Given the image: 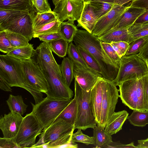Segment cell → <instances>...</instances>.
I'll use <instances>...</instances> for the list:
<instances>
[{"label": "cell", "mask_w": 148, "mask_h": 148, "mask_svg": "<svg viewBox=\"0 0 148 148\" xmlns=\"http://www.w3.org/2000/svg\"><path fill=\"white\" fill-rule=\"evenodd\" d=\"M98 37L100 41L106 43L125 41L130 44L128 29L127 28L111 29Z\"/></svg>", "instance_id": "22"}, {"label": "cell", "mask_w": 148, "mask_h": 148, "mask_svg": "<svg viewBox=\"0 0 148 148\" xmlns=\"http://www.w3.org/2000/svg\"><path fill=\"white\" fill-rule=\"evenodd\" d=\"M75 130L72 125L60 118L55 121L40 136V139L33 147H40L46 145L48 148H77L78 145L71 141Z\"/></svg>", "instance_id": "2"}, {"label": "cell", "mask_w": 148, "mask_h": 148, "mask_svg": "<svg viewBox=\"0 0 148 148\" xmlns=\"http://www.w3.org/2000/svg\"><path fill=\"white\" fill-rule=\"evenodd\" d=\"M21 115L10 112L1 116L0 119V129L5 138H15L23 119Z\"/></svg>", "instance_id": "16"}, {"label": "cell", "mask_w": 148, "mask_h": 148, "mask_svg": "<svg viewBox=\"0 0 148 148\" xmlns=\"http://www.w3.org/2000/svg\"><path fill=\"white\" fill-rule=\"evenodd\" d=\"M21 64L23 71L30 86L38 91L46 93L48 90V82L38 65L32 59L21 60Z\"/></svg>", "instance_id": "12"}, {"label": "cell", "mask_w": 148, "mask_h": 148, "mask_svg": "<svg viewBox=\"0 0 148 148\" xmlns=\"http://www.w3.org/2000/svg\"><path fill=\"white\" fill-rule=\"evenodd\" d=\"M89 2L98 19L110 11L114 4L112 3L100 1Z\"/></svg>", "instance_id": "35"}, {"label": "cell", "mask_w": 148, "mask_h": 148, "mask_svg": "<svg viewBox=\"0 0 148 148\" xmlns=\"http://www.w3.org/2000/svg\"><path fill=\"white\" fill-rule=\"evenodd\" d=\"M6 102L10 112L21 115L26 112L28 107V106L24 103L22 96L20 95L14 96L10 94Z\"/></svg>", "instance_id": "25"}, {"label": "cell", "mask_w": 148, "mask_h": 148, "mask_svg": "<svg viewBox=\"0 0 148 148\" xmlns=\"http://www.w3.org/2000/svg\"><path fill=\"white\" fill-rule=\"evenodd\" d=\"M52 51L60 57L64 58L67 53L69 43L61 38L48 42Z\"/></svg>", "instance_id": "32"}, {"label": "cell", "mask_w": 148, "mask_h": 148, "mask_svg": "<svg viewBox=\"0 0 148 148\" xmlns=\"http://www.w3.org/2000/svg\"><path fill=\"white\" fill-rule=\"evenodd\" d=\"M74 23L69 21L62 22L59 32L62 38L69 43L73 41L78 29Z\"/></svg>", "instance_id": "31"}, {"label": "cell", "mask_w": 148, "mask_h": 148, "mask_svg": "<svg viewBox=\"0 0 148 148\" xmlns=\"http://www.w3.org/2000/svg\"><path fill=\"white\" fill-rule=\"evenodd\" d=\"M67 53L68 57L71 59L73 62L85 67H88L80 54L77 46L72 42H70L69 45Z\"/></svg>", "instance_id": "39"}, {"label": "cell", "mask_w": 148, "mask_h": 148, "mask_svg": "<svg viewBox=\"0 0 148 148\" xmlns=\"http://www.w3.org/2000/svg\"><path fill=\"white\" fill-rule=\"evenodd\" d=\"M73 63L74 78L80 87L85 90H91L98 79L103 77L101 74L88 67L74 62Z\"/></svg>", "instance_id": "15"}, {"label": "cell", "mask_w": 148, "mask_h": 148, "mask_svg": "<svg viewBox=\"0 0 148 148\" xmlns=\"http://www.w3.org/2000/svg\"><path fill=\"white\" fill-rule=\"evenodd\" d=\"M146 10L142 8L128 6L111 29L118 28L129 29Z\"/></svg>", "instance_id": "18"}, {"label": "cell", "mask_w": 148, "mask_h": 148, "mask_svg": "<svg viewBox=\"0 0 148 148\" xmlns=\"http://www.w3.org/2000/svg\"><path fill=\"white\" fill-rule=\"evenodd\" d=\"M148 37L142 38L134 41L130 44V46L125 56L138 54L140 49Z\"/></svg>", "instance_id": "41"}, {"label": "cell", "mask_w": 148, "mask_h": 148, "mask_svg": "<svg viewBox=\"0 0 148 148\" xmlns=\"http://www.w3.org/2000/svg\"><path fill=\"white\" fill-rule=\"evenodd\" d=\"M92 1H100L109 3H112L114 4V0H86L85 2H89Z\"/></svg>", "instance_id": "57"}, {"label": "cell", "mask_w": 148, "mask_h": 148, "mask_svg": "<svg viewBox=\"0 0 148 148\" xmlns=\"http://www.w3.org/2000/svg\"><path fill=\"white\" fill-rule=\"evenodd\" d=\"M148 21V10H146L136 19L134 23Z\"/></svg>", "instance_id": "53"}, {"label": "cell", "mask_w": 148, "mask_h": 148, "mask_svg": "<svg viewBox=\"0 0 148 148\" xmlns=\"http://www.w3.org/2000/svg\"><path fill=\"white\" fill-rule=\"evenodd\" d=\"M63 78L70 87L74 78V63L69 57H64L60 65Z\"/></svg>", "instance_id": "28"}, {"label": "cell", "mask_w": 148, "mask_h": 148, "mask_svg": "<svg viewBox=\"0 0 148 148\" xmlns=\"http://www.w3.org/2000/svg\"><path fill=\"white\" fill-rule=\"evenodd\" d=\"M137 55L145 61L148 60V38L143 43Z\"/></svg>", "instance_id": "48"}, {"label": "cell", "mask_w": 148, "mask_h": 148, "mask_svg": "<svg viewBox=\"0 0 148 148\" xmlns=\"http://www.w3.org/2000/svg\"><path fill=\"white\" fill-rule=\"evenodd\" d=\"M116 45L125 56L128 49L130 44L125 41H120L116 42H112Z\"/></svg>", "instance_id": "50"}, {"label": "cell", "mask_w": 148, "mask_h": 148, "mask_svg": "<svg viewBox=\"0 0 148 148\" xmlns=\"http://www.w3.org/2000/svg\"><path fill=\"white\" fill-rule=\"evenodd\" d=\"M0 9L29 11L34 10L32 0H0Z\"/></svg>", "instance_id": "23"}, {"label": "cell", "mask_w": 148, "mask_h": 148, "mask_svg": "<svg viewBox=\"0 0 148 148\" xmlns=\"http://www.w3.org/2000/svg\"><path fill=\"white\" fill-rule=\"evenodd\" d=\"M81 0L82 1L84 2L86 1V0Z\"/></svg>", "instance_id": "60"}, {"label": "cell", "mask_w": 148, "mask_h": 148, "mask_svg": "<svg viewBox=\"0 0 148 148\" xmlns=\"http://www.w3.org/2000/svg\"><path fill=\"white\" fill-rule=\"evenodd\" d=\"M32 59L43 73L48 82L47 97L56 99L70 100L73 92L66 84L62 74L56 73L47 63L33 56Z\"/></svg>", "instance_id": "5"}, {"label": "cell", "mask_w": 148, "mask_h": 148, "mask_svg": "<svg viewBox=\"0 0 148 148\" xmlns=\"http://www.w3.org/2000/svg\"><path fill=\"white\" fill-rule=\"evenodd\" d=\"M119 86V97L124 105L133 110L148 111L142 77L125 81Z\"/></svg>", "instance_id": "4"}, {"label": "cell", "mask_w": 148, "mask_h": 148, "mask_svg": "<svg viewBox=\"0 0 148 148\" xmlns=\"http://www.w3.org/2000/svg\"><path fill=\"white\" fill-rule=\"evenodd\" d=\"M32 1L37 13H41L52 11L48 0H32Z\"/></svg>", "instance_id": "43"}, {"label": "cell", "mask_w": 148, "mask_h": 148, "mask_svg": "<svg viewBox=\"0 0 148 148\" xmlns=\"http://www.w3.org/2000/svg\"><path fill=\"white\" fill-rule=\"evenodd\" d=\"M37 38L41 41L48 42L62 38L59 32L39 35Z\"/></svg>", "instance_id": "46"}, {"label": "cell", "mask_w": 148, "mask_h": 148, "mask_svg": "<svg viewBox=\"0 0 148 148\" xmlns=\"http://www.w3.org/2000/svg\"><path fill=\"white\" fill-rule=\"evenodd\" d=\"M73 41L77 47L85 49L94 57L101 68L103 78L111 81L116 78L120 64L112 61L107 55L97 36L85 30L77 29Z\"/></svg>", "instance_id": "1"}, {"label": "cell", "mask_w": 148, "mask_h": 148, "mask_svg": "<svg viewBox=\"0 0 148 148\" xmlns=\"http://www.w3.org/2000/svg\"><path fill=\"white\" fill-rule=\"evenodd\" d=\"M103 79V77H99L91 90V106L98 126H99L100 121Z\"/></svg>", "instance_id": "17"}, {"label": "cell", "mask_w": 148, "mask_h": 148, "mask_svg": "<svg viewBox=\"0 0 148 148\" xmlns=\"http://www.w3.org/2000/svg\"><path fill=\"white\" fill-rule=\"evenodd\" d=\"M77 131L73 133L71 141L74 143L80 142L86 145H94V141L93 137L89 136L84 134L80 129H78Z\"/></svg>", "instance_id": "40"}, {"label": "cell", "mask_w": 148, "mask_h": 148, "mask_svg": "<svg viewBox=\"0 0 148 148\" xmlns=\"http://www.w3.org/2000/svg\"><path fill=\"white\" fill-rule=\"evenodd\" d=\"M137 148L136 146L134 145L133 142L128 144H124L121 143L119 141L117 142H112L108 145L106 148Z\"/></svg>", "instance_id": "47"}, {"label": "cell", "mask_w": 148, "mask_h": 148, "mask_svg": "<svg viewBox=\"0 0 148 148\" xmlns=\"http://www.w3.org/2000/svg\"><path fill=\"white\" fill-rule=\"evenodd\" d=\"M62 0H52L53 3L55 6Z\"/></svg>", "instance_id": "58"}, {"label": "cell", "mask_w": 148, "mask_h": 148, "mask_svg": "<svg viewBox=\"0 0 148 148\" xmlns=\"http://www.w3.org/2000/svg\"><path fill=\"white\" fill-rule=\"evenodd\" d=\"M131 43L139 38L148 37V21L134 23L128 29Z\"/></svg>", "instance_id": "26"}, {"label": "cell", "mask_w": 148, "mask_h": 148, "mask_svg": "<svg viewBox=\"0 0 148 148\" xmlns=\"http://www.w3.org/2000/svg\"><path fill=\"white\" fill-rule=\"evenodd\" d=\"M77 47L80 54L88 67L102 75L101 68L94 57L85 49L79 47Z\"/></svg>", "instance_id": "37"}, {"label": "cell", "mask_w": 148, "mask_h": 148, "mask_svg": "<svg viewBox=\"0 0 148 148\" xmlns=\"http://www.w3.org/2000/svg\"><path fill=\"white\" fill-rule=\"evenodd\" d=\"M148 73L145 61L137 54L124 56L120 58L117 76L112 81L119 86L125 81L140 78Z\"/></svg>", "instance_id": "8"}, {"label": "cell", "mask_w": 148, "mask_h": 148, "mask_svg": "<svg viewBox=\"0 0 148 148\" xmlns=\"http://www.w3.org/2000/svg\"><path fill=\"white\" fill-rule=\"evenodd\" d=\"M127 118L131 124L134 126L143 127L148 124V111L143 112L136 110Z\"/></svg>", "instance_id": "33"}, {"label": "cell", "mask_w": 148, "mask_h": 148, "mask_svg": "<svg viewBox=\"0 0 148 148\" xmlns=\"http://www.w3.org/2000/svg\"><path fill=\"white\" fill-rule=\"evenodd\" d=\"M11 87L2 76L0 75V88L3 91L12 92Z\"/></svg>", "instance_id": "51"}, {"label": "cell", "mask_w": 148, "mask_h": 148, "mask_svg": "<svg viewBox=\"0 0 148 148\" xmlns=\"http://www.w3.org/2000/svg\"><path fill=\"white\" fill-rule=\"evenodd\" d=\"M58 20L56 15L53 11L36 13L33 20V29L46 24Z\"/></svg>", "instance_id": "34"}, {"label": "cell", "mask_w": 148, "mask_h": 148, "mask_svg": "<svg viewBox=\"0 0 148 148\" xmlns=\"http://www.w3.org/2000/svg\"><path fill=\"white\" fill-rule=\"evenodd\" d=\"M6 37L14 48L26 46L29 44V41L24 36L18 33L4 30Z\"/></svg>", "instance_id": "36"}, {"label": "cell", "mask_w": 148, "mask_h": 148, "mask_svg": "<svg viewBox=\"0 0 148 148\" xmlns=\"http://www.w3.org/2000/svg\"><path fill=\"white\" fill-rule=\"evenodd\" d=\"M134 0H114V4L120 5H124V4Z\"/></svg>", "instance_id": "56"}, {"label": "cell", "mask_w": 148, "mask_h": 148, "mask_svg": "<svg viewBox=\"0 0 148 148\" xmlns=\"http://www.w3.org/2000/svg\"><path fill=\"white\" fill-rule=\"evenodd\" d=\"M71 100L47 97L37 104L31 103L33 108L32 112L43 125L45 130L55 121Z\"/></svg>", "instance_id": "7"}, {"label": "cell", "mask_w": 148, "mask_h": 148, "mask_svg": "<svg viewBox=\"0 0 148 148\" xmlns=\"http://www.w3.org/2000/svg\"><path fill=\"white\" fill-rule=\"evenodd\" d=\"M128 114V112L125 110L114 112L107 121L105 128V130L111 135L116 134L122 130Z\"/></svg>", "instance_id": "21"}, {"label": "cell", "mask_w": 148, "mask_h": 148, "mask_svg": "<svg viewBox=\"0 0 148 148\" xmlns=\"http://www.w3.org/2000/svg\"><path fill=\"white\" fill-rule=\"evenodd\" d=\"M127 7L114 4L110 11L98 19L92 34L99 37L111 30Z\"/></svg>", "instance_id": "14"}, {"label": "cell", "mask_w": 148, "mask_h": 148, "mask_svg": "<svg viewBox=\"0 0 148 148\" xmlns=\"http://www.w3.org/2000/svg\"><path fill=\"white\" fill-rule=\"evenodd\" d=\"M34 10L27 12L12 21L0 24V31L7 30L21 34L30 40L33 37Z\"/></svg>", "instance_id": "11"}, {"label": "cell", "mask_w": 148, "mask_h": 148, "mask_svg": "<svg viewBox=\"0 0 148 148\" xmlns=\"http://www.w3.org/2000/svg\"><path fill=\"white\" fill-rule=\"evenodd\" d=\"M29 11L0 9V24L8 23Z\"/></svg>", "instance_id": "38"}, {"label": "cell", "mask_w": 148, "mask_h": 148, "mask_svg": "<svg viewBox=\"0 0 148 148\" xmlns=\"http://www.w3.org/2000/svg\"><path fill=\"white\" fill-rule=\"evenodd\" d=\"M14 48L6 36L4 31H0V51L3 53H7Z\"/></svg>", "instance_id": "44"}, {"label": "cell", "mask_w": 148, "mask_h": 148, "mask_svg": "<svg viewBox=\"0 0 148 148\" xmlns=\"http://www.w3.org/2000/svg\"><path fill=\"white\" fill-rule=\"evenodd\" d=\"M119 91L114 82L103 78L100 121L99 126L105 129L108 120L115 112L119 97Z\"/></svg>", "instance_id": "10"}, {"label": "cell", "mask_w": 148, "mask_h": 148, "mask_svg": "<svg viewBox=\"0 0 148 148\" xmlns=\"http://www.w3.org/2000/svg\"><path fill=\"white\" fill-rule=\"evenodd\" d=\"M115 51L117 53L119 57L120 58L124 56L123 54L122 53L121 51L120 50L118 47L115 45L112 42L110 43Z\"/></svg>", "instance_id": "55"}, {"label": "cell", "mask_w": 148, "mask_h": 148, "mask_svg": "<svg viewBox=\"0 0 148 148\" xmlns=\"http://www.w3.org/2000/svg\"><path fill=\"white\" fill-rule=\"evenodd\" d=\"M0 148H21L16 144L15 138H0Z\"/></svg>", "instance_id": "45"}, {"label": "cell", "mask_w": 148, "mask_h": 148, "mask_svg": "<svg viewBox=\"0 0 148 148\" xmlns=\"http://www.w3.org/2000/svg\"><path fill=\"white\" fill-rule=\"evenodd\" d=\"M77 113V105L74 97L57 118H61L71 124L74 125Z\"/></svg>", "instance_id": "27"}, {"label": "cell", "mask_w": 148, "mask_h": 148, "mask_svg": "<svg viewBox=\"0 0 148 148\" xmlns=\"http://www.w3.org/2000/svg\"><path fill=\"white\" fill-rule=\"evenodd\" d=\"M74 85V97L77 105L75 129L85 130L88 128L93 129L97 124L91 106V90L87 91L83 89L75 79Z\"/></svg>", "instance_id": "6"}, {"label": "cell", "mask_w": 148, "mask_h": 148, "mask_svg": "<svg viewBox=\"0 0 148 148\" xmlns=\"http://www.w3.org/2000/svg\"><path fill=\"white\" fill-rule=\"evenodd\" d=\"M145 62L147 64V68H148V60H145Z\"/></svg>", "instance_id": "59"}, {"label": "cell", "mask_w": 148, "mask_h": 148, "mask_svg": "<svg viewBox=\"0 0 148 148\" xmlns=\"http://www.w3.org/2000/svg\"><path fill=\"white\" fill-rule=\"evenodd\" d=\"M0 75L11 87L25 89L32 95L37 104L43 99L42 92L32 88L28 83L22 69L21 60L6 54L0 55Z\"/></svg>", "instance_id": "3"}, {"label": "cell", "mask_w": 148, "mask_h": 148, "mask_svg": "<svg viewBox=\"0 0 148 148\" xmlns=\"http://www.w3.org/2000/svg\"><path fill=\"white\" fill-rule=\"evenodd\" d=\"M144 90L148 104V73L142 77Z\"/></svg>", "instance_id": "52"}, {"label": "cell", "mask_w": 148, "mask_h": 148, "mask_svg": "<svg viewBox=\"0 0 148 148\" xmlns=\"http://www.w3.org/2000/svg\"><path fill=\"white\" fill-rule=\"evenodd\" d=\"M84 1L81 0H62L55 6L53 11L61 22L68 20L74 23L81 17Z\"/></svg>", "instance_id": "13"}, {"label": "cell", "mask_w": 148, "mask_h": 148, "mask_svg": "<svg viewBox=\"0 0 148 148\" xmlns=\"http://www.w3.org/2000/svg\"><path fill=\"white\" fill-rule=\"evenodd\" d=\"M34 51L33 45L29 44L26 46L14 48L7 54L21 60H27L32 59Z\"/></svg>", "instance_id": "29"}, {"label": "cell", "mask_w": 148, "mask_h": 148, "mask_svg": "<svg viewBox=\"0 0 148 148\" xmlns=\"http://www.w3.org/2000/svg\"><path fill=\"white\" fill-rule=\"evenodd\" d=\"M44 128L43 125L32 112L23 118L15 138L20 148L33 147L36 137Z\"/></svg>", "instance_id": "9"}, {"label": "cell", "mask_w": 148, "mask_h": 148, "mask_svg": "<svg viewBox=\"0 0 148 148\" xmlns=\"http://www.w3.org/2000/svg\"><path fill=\"white\" fill-rule=\"evenodd\" d=\"M130 6L148 10V0H134L132 1Z\"/></svg>", "instance_id": "49"}, {"label": "cell", "mask_w": 148, "mask_h": 148, "mask_svg": "<svg viewBox=\"0 0 148 148\" xmlns=\"http://www.w3.org/2000/svg\"><path fill=\"white\" fill-rule=\"evenodd\" d=\"M61 23L57 20L34 29L33 37L37 38L39 35L59 32Z\"/></svg>", "instance_id": "30"}, {"label": "cell", "mask_w": 148, "mask_h": 148, "mask_svg": "<svg viewBox=\"0 0 148 148\" xmlns=\"http://www.w3.org/2000/svg\"><path fill=\"white\" fill-rule=\"evenodd\" d=\"M137 148H148V138L143 140H138Z\"/></svg>", "instance_id": "54"}, {"label": "cell", "mask_w": 148, "mask_h": 148, "mask_svg": "<svg viewBox=\"0 0 148 148\" xmlns=\"http://www.w3.org/2000/svg\"><path fill=\"white\" fill-rule=\"evenodd\" d=\"M93 129L94 148H106L108 145L113 141L112 135L104 128L97 125Z\"/></svg>", "instance_id": "24"}, {"label": "cell", "mask_w": 148, "mask_h": 148, "mask_svg": "<svg viewBox=\"0 0 148 148\" xmlns=\"http://www.w3.org/2000/svg\"><path fill=\"white\" fill-rule=\"evenodd\" d=\"M101 42L103 49L108 57L113 62L120 64V58L116 53L110 43Z\"/></svg>", "instance_id": "42"}, {"label": "cell", "mask_w": 148, "mask_h": 148, "mask_svg": "<svg viewBox=\"0 0 148 148\" xmlns=\"http://www.w3.org/2000/svg\"><path fill=\"white\" fill-rule=\"evenodd\" d=\"M33 56L48 64L57 73L62 74L60 65L56 62L48 42L43 41L35 50Z\"/></svg>", "instance_id": "19"}, {"label": "cell", "mask_w": 148, "mask_h": 148, "mask_svg": "<svg viewBox=\"0 0 148 148\" xmlns=\"http://www.w3.org/2000/svg\"><path fill=\"white\" fill-rule=\"evenodd\" d=\"M98 19L89 2H84V8L77 26L92 33Z\"/></svg>", "instance_id": "20"}]
</instances>
